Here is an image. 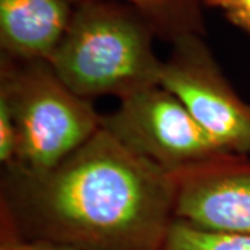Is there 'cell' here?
Instances as JSON below:
<instances>
[{
  "mask_svg": "<svg viewBox=\"0 0 250 250\" xmlns=\"http://www.w3.org/2000/svg\"><path fill=\"white\" fill-rule=\"evenodd\" d=\"M0 250H81L67 245L45 241H28L0 231Z\"/></svg>",
  "mask_w": 250,
  "mask_h": 250,
  "instance_id": "8fae6325",
  "label": "cell"
},
{
  "mask_svg": "<svg viewBox=\"0 0 250 250\" xmlns=\"http://www.w3.org/2000/svg\"><path fill=\"white\" fill-rule=\"evenodd\" d=\"M174 218L218 232L250 233V160L225 154L175 174Z\"/></svg>",
  "mask_w": 250,
  "mask_h": 250,
  "instance_id": "8992f818",
  "label": "cell"
},
{
  "mask_svg": "<svg viewBox=\"0 0 250 250\" xmlns=\"http://www.w3.org/2000/svg\"><path fill=\"white\" fill-rule=\"evenodd\" d=\"M163 60L161 85L187 106L224 150L250 153V103L243 102L218 67L203 36L188 35L171 43Z\"/></svg>",
  "mask_w": 250,
  "mask_h": 250,
  "instance_id": "5b68a950",
  "label": "cell"
},
{
  "mask_svg": "<svg viewBox=\"0 0 250 250\" xmlns=\"http://www.w3.org/2000/svg\"><path fill=\"white\" fill-rule=\"evenodd\" d=\"M203 4L220 10L228 22L250 38V0H203Z\"/></svg>",
  "mask_w": 250,
  "mask_h": 250,
  "instance_id": "30bf717a",
  "label": "cell"
},
{
  "mask_svg": "<svg viewBox=\"0 0 250 250\" xmlns=\"http://www.w3.org/2000/svg\"><path fill=\"white\" fill-rule=\"evenodd\" d=\"M70 0H0V49L16 59L49 60L70 24Z\"/></svg>",
  "mask_w": 250,
  "mask_h": 250,
  "instance_id": "52a82bcc",
  "label": "cell"
},
{
  "mask_svg": "<svg viewBox=\"0 0 250 250\" xmlns=\"http://www.w3.org/2000/svg\"><path fill=\"white\" fill-rule=\"evenodd\" d=\"M175 192V174L100 126L50 168L3 167L0 231L81 250H160Z\"/></svg>",
  "mask_w": 250,
  "mask_h": 250,
  "instance_id": "6da1fadb",
  "label": "cell"
},
{
  "mask_svg": "<svg viewBox=\"0 0 250 250\" xmlns=\"http://www.w3.org/2000/svg\"><path fill=\"white\" fill-rule=\"evenodd\" d=\"M0 102L7 104L17 135L11 166L27 170L53 167L102 126L92 100L70 89L43 59L0 54Z\"/></svg>",
  "mask_w": 250,
  "mask_h": 250,
  "instance_id": "3957f363",
  "label": "cell"
},
{
  "mask_svg": "<svg viewBox=\"0 0 250 250\" xmlns=\"http://www.w3.org/2000/svg\"><path fill=\"white\" fill-rule=\"evenodd\" d=\"M160 250H250V233L210 231L174 218Z\"/></svg>",
  "mask_w": 250,
  "mask_h": 250,
  "instance_id": "9c48e42d",
  "label": "cell"
},
{
  "mask_svg": "<svg viewBox=\"0 0 250 250\" xmlns=\"http://www.w3.org/2000/svg\"><path fill=\"white\" fill-rule=\"evenodd\" d=\"M157 38L152 25L129 4L89 0L74 6L70 24L49 59L77 95L120 100L161 83Z\"/></svg>",
  "mask_w": 250,
  "mask_h": 250,
  "instance_id": "7a4b0ae2",
  "label": "cell"
},
{
  "mask_svg": "<svg viewBox=\"0 0 250 250\" xmlns=\"http://www.w3.org/2000/svg\"><path fill=\"white\" fill-rule=\"evenodd\" d=\"M78 4L89 0H70ZM136 9L152 25L159 39L172 43L188 35L205 36L203 0H116Z\"/></svg>",
  "mask_w": 250,
  "mask_h": 250,
  "instance_id": "ba28073f",
  "label": "cell"
},
{
  "mask_svg": "<svg viewBox=\"0 0 250 250\" xmlns=\"http://www.w3.org/2000/svg\"><path fill=\"white\" fill-rule=\"evenodd\" d=\"M102 126L129 150L171 174L232 154L161 83L120 100L116 111L102 117Z\"/></svg>",
  "mask_w": 250,
  "mask_h": 250,
  "instance_id": "277c9868",
  "label": "cell"
}]
</instances>
